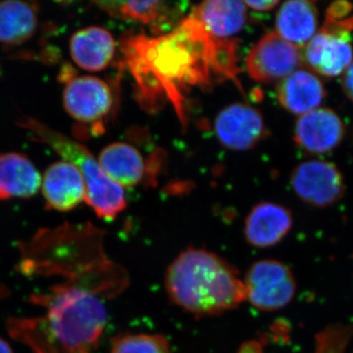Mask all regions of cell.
I'll return each instance as SVG.
<instances>
[{"label": "cell", "mask_w": 353, "mask_h": 353, "mask_svg": "<svg viewBox=\"0 0 353 353\" xmlns=\"http://www.w3.org/2000/svg\"><path fill=\"white\" fill-rule=\"evenodd\" d=\"M58 80L64 83L63 105L73 119L83 124L97 125L112 108V92L108 83L92 76H76L65 64Z\"/></svg>", "instance_id": "8992f818"}, {"label": "cell", "mask_w": 353, "mask_h": 353, "mask_svg": "<svg viewBox=\"0 0 353 353\" xmlns=\"http://www.w3.org/2000/svg\"><path fill=\"white\" fill-rule=\"evenodd\" d=\"M125 58L141 92V99H170L182 115L183 92L236 78V44L213 38L194 17L183 21L166 36L127 39Z\"/></svg>", "instance_id": "6da1fadb"}, {"label": "cell", "mask_w": 353, "mask_h": 353, "mask_svg": "<svg viewBox=\"0 0 353 353\" xmlns=\"http://www.w3.org/2000/svg\"><path fill=\"white\" fill-rule=\"evenodd\" d=\"M99 162L106 175L121 187L139 185L145 175L146 164L141 152L125 143H114L104 148Z\"/></svg>", "instance_id": "d6986e66"}, {"label": "cell", "mask_w": 353, "mask_h": 353, "mask_svg": "<svg viewBox=\"0 0 353 353\" xmlns=\"http://www.w3.org/2000/svg\"><path fill=\"white\" fill-rule=\"evenodd\" d=\"M190 16L201 22L213 38L228 41L245 27L246 6L243 1L210 0L199 4Z\"/></svg>", "instance_id": "ac0fdd59"}, {"label": "cell", "mask_w": 353, "mask_h": 353, "mask_svg": "<svg viewBox=\"0 0 353 353\" xmlns=\"http://www.w3.org/2000/svg\"><path fill=\"white\" fill-rule=\"evenodd\" d=\"M41 180L38 169L26 155L0 153V201L36 196Z\"/></svg>", "instance_id": "2e32d148"}, {"label": "cell", "mask_w": 353, "mask_h": 353, "mask_svg": "<svg viewBox=\"0 0 353 353\" xmlns=\"http://www.w3.org/2000/svg\"><path fill=\"white\" fill-rule=\"evenodd\" d=\"M214 127L220 143L233 150H252L267 134L261 113L243 103L223 109L216 117Z\"/></svg>", "instance_id": "9c48e42d"}, {"label": "cell", "mask_w": 353, "mask_h": 353, "mask_svg": "<svg viewBox=\"0 0 353 353\" xmlns=\"http://www.w3.org/2000/svg\"><path fill=\"white\" fill-rule=\"evenodd\" d=\"M340 116L329 108H317L303 114L294 126L297 146L312 154H325L338 148L345 137Z\"/></svg>", "instance_id": "30bf717a"}, {"label": "cell", "mask_w": 353, "mask_h": 353, "mask_svg": "<svg viewBox=\"0 0 353 353\" xmlns=\"http://www.w3.org/2000/svg\"><path fill=\"white\" fill-rule=\"evenodd\" d=\"M41 183L48 209L67 212L85 201L87 190L82 173L68 161L63 160L50 165Z\"/></svg>", "instance_id": "8fae6325"}, {"label": "cell", "mask_w": 353, "mask_h": 353, "mask_svg": "<svg viewBox=\"0 0 353 353\" xmlns=\"http://www.w3.org/2000/svg\"><path fill=\"white\" fill-rule=\"evenodd\" d=\"M292 212L285 206L272 202L257 204L246 217L245 238L255 248H271L281 243L292 230Z\"/></svg>", "instance_id": "4fadbf2b"}, {"label": "cell", "mask_w": 353, "mask_h": 353, "mask_svg": "<svg viewBox=\"0 0 353 353\" xmlns=\"http://www.w3.org/2000/svg\"><path fill=\"white\" fill-rule=\"evenodd\" d=\"M34 299L46 309V315L10 323L11 334L32 352L90 353L97 347L108 321L101 296L70 282Z\"/></svg>", "instance_id": "7a4b0ae2"}, {"label": "cell", "mask_w": 353, "mask_h": 353, "mask_svg": "<svg viewBox=\"0 0 353 353\" xmlns=\"http://www.w3.org/2000/svg\"><path fill=\"white\" fill-rule=\"evenodd\" d=\"M303 61L299 48L273 32L265 34L253 46L246 58V69L256 82H281L296 71Z\"/></svg>", "instance_id": "52a82bcc"}, {"label": "cell", "mask_w": 353, "mask_h": 353, "mask_svg": "<svg viewBox=\"0 0 353 353\" xmlns=\"http://www.w3.org/2000/svg\"><path fill=\"white\" fill-rule=\"evenodd\" d=\"M165 288L172 303L196 317L223 314L245 301L238 270L205 248L183 250L167 269Z\"/></svg>", "instance_id": "3957f363"}, {"label": "cell", "mask_w": 353, "mask_h": 353, "mask_svg": "<svg viewBox=\"0 0 353 353\" xmlns=\"http://www.w3.org/2000/svg\"><path fill=\"white\" fill-rule=\"evenodd\" d=\"M245 6L250 7L252 10L259 11V12H266L270 11L274 7L279 4V1L273 0H267V1H243Z\"/></svg>", "instance_id": "484cf974"}, {"label": "cell", "mask_w": 353, "mask_h": 353, "mask_svg": "<svg viewBox=\"0 0 353 353\" xmlns=\"http://www.w3.org/2000/svg\"><path fill=\"white\" fill-rule=\"evenodd\" d=\"M350 41L319 30L306 44L303 59L318 75L325 78L340 76L353 61Z\"/></svg>", "instance_id": "7c38bea8"}, {"label": "cell", "mask_w": 353, "mask_h": 353, "mask_svg": "<svg viewBox=\"0 0 353 353\" xmlns=\"http://www.w3.org/2000/svg\"><path fill=\"white\" fill-rule=\"evenodd\" d=\"M110 353H173L163 336L127 334L114 340Z\"/></svg>", "instance_id": "7402d4cb"}, {"label": "cell", "mask_w": 353, "mask_h": 353, "mask_svg": "<svg viewBox=\"0 0 353 353\" xmlns=\"http://www.w3.org/2000/svg\"><path fill=\"white\" fill-rule=\"evenodd\" d=\"M112 34L97 26L76 32L70 39V54L80 68L99 72L108 68L115 55Z\"/></svg>", "instance_id": "9a60e30c"}, {"label": "cell", "mask_w": 353, "mask_h": 353, "mask_svg": "<svg viewBox=\"0 0 353 353\" xmlns=\"http://www.w3.org/2000/svg\"><path fill=\"white\" fill-rule=\"evenodd\" d=\"M102 10L112 17L137 21L152 28L161 29L170 25L173 13L168 3L164 1H99L95 2Z\"/></svg>", "instance_id": "44dd1931"}, {"label": "cell", "mask_w": 353, "mask_h": 353, "mask_svg": "<svg viewBox=\"0 0 353 353\" xmlns=\"http://www.w3.org/2000/svg\"><path fill=\"white\" fill-rule=\"evenodd\" d=\"M0 353H13L12 348L9 343L1 338H0Z\"/></svg>", "instance_id": "4316f807"}, {"label": "cell", "mask_w": 353, "mask_h": 353, "mask_svg": "<svg viewBox=\"0 0 353 353\" xmlns=\"http://www.w3.org/2000/svg\"><path fill=\"white\" fill-rule=\"evenodd\" d=\"M326 95L321 80L308 70H296L281 81L277 88L281 105L296 115L301 116L319 108Z\"/></svg>", "instance_id": "5bb4252c"}, {"label": "cell", "mask_w": 353, "mask_h": 353, "mask_svg": "<svg viewBox=\"0 0 353 353\" xmlns=\"http://www.w3.org/2000/svg\"><path fill=\"white\" fill-rule=\"evenodd\" d=\"M18 125L80 170L87 190L85 201L99 218L115 219L126 208L124 190L106 175L99 160L95 159L85 145L34 118H23Z\"/></svg>", "instance_id": "277c9868"}, {"label": "cell", "mask_w": 353, "mask_h": 353, "mask_svg": "<svg viewBox=\"0 0 353 353\" xmlns=\"http://www.w3.org/2000/svg\"><path fill=\"white\" fill-rule=\"evenodd\" d=\"M319 14L314 2L290 0L280 7L276 17V32L297 48L306 46L317 32Z\"/></svg>", "instance_id": "e0dca14e"}, {"label": "cell", "mask_w": 353, "mask_h": 353, "mask_svg": "<svg viewBox=\"0 0 353 353\" xmlns=\"http://www.w3.org/2000/svg\"><path fill=\"white\" fill-rule=\"evenodd\" d=\"M245 301L261 311H276L292 303L296 282L292 270L275 259L254 262L243 279Z\"/></svg>", "instance_id": "5b68a950"}, {"label": "cell", "mask_w": 353, "mask_h": 353, "mask_svg": "<svg viewBox=\"0 0 353 353\" xmlns=\"http://www.w3.org/2000/svg\"><path fill=\"white\" fill-rule=\"evenodd\" d=\"M352 331L347 327L332 326L316 338L315 353H345Z\"/></svg>", "instance_id": "603a6c76"}, {"label": "cell", "mask_w": 353, "mask_h": 353, "mask_svg": "<svg viewBox=\"0 0 353 353\" xmlns=\"http://www.w3.org/2000/svg\"><path fill=\"white\" fill-rule=\"evenodd\" d=\"M296 196L315 208H328L345 196L343 174L331 162L311 160L297 165L290 175Z\"/></svg>", "instance_id": "ba28073f"}, {"label": "cell", "mask_w": 353, "mask_h": 353, "mask_svg": "<svg viewBox=\"0 0 353 353\" xmlns=\"http://www.w3.org/2000/svg\"><path fill=\"white\" fill-rule=\"evenodd\" d=\"M341 87L345 95L353 102V61L343 74Z\"/></svg>", "instance_id": "d4e9b609"}, {"label": "cell", "mask_w": 353, "mask_h": 353, "mask_svg": "<svg viewBox=\"0 0 353 353\" xmlns=\"http://www.w3.org/2000/svg\"><path fill=\"white\" fill-rule=\"evenodd\" d=\"M353 11V4L348 1H336L330 4L326 11V18L340 21L350 17Z\"/></svg>", "instance_id": "cb8c5ba5"}, {"label": "cell", "mask_w": 353, "mask_h": 353, "mask_svg": "<svg viewBox=\"0 0 353 353\" xmlns=\"http://www.w3.org/2000/svg\"><path fill=\"white\" fill-rule=\"evenodd\" d=\"M39 27V7L34 2L0 1V43L21 46L34 38Z\"/></svg>", "instance_id": "ffe728a7"}]
</instances>
